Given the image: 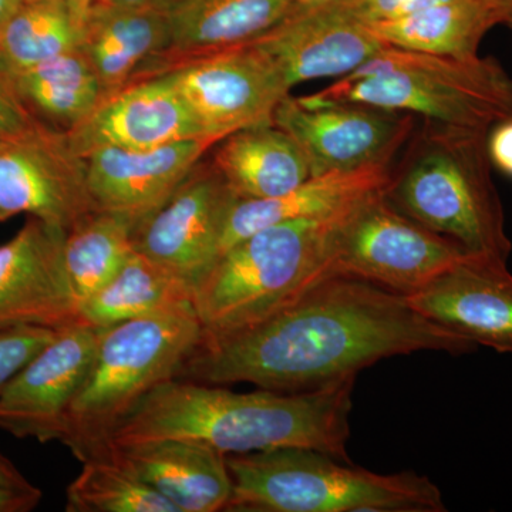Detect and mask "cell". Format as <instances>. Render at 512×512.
<instances>
[{"mask_svg": "<svg viewBox=\"0 0 512 512\" xmlns=\"http://www.w3.org/2000/svg\"><path fill=\"white\" fill-rule=\"evenodd\" d=\"M476 349L420 315L406 296L335 276L254 325L224 335L202 333L175 377L303 392L357 376L393 356L424 350L460 356Z\"/></svg>", "mask_w": 512, "mask_h": 512, "instance_id": "obj_1", "label": "cell"}, {"mask_svg": "<svg viewBox=\"0 0 512 512\" xmlns=\"http://www.w3.org/2000/svg\"><path fill=\"white\" fill-rule=\"evenodd\" d=\"M356 376L303 392L237 393L217 384L161 383L110 434L101 451L161 440H185L228 454L303 447L349 461ZM93 460V458H92Z\"/></svg>", "mask_w": 512, "mask_h": 512, "instance_id": "obj_2", "label": "cell"}, {"mask_svg": "<svg viewBox=\"0 0 512 512\" xmlns=\"http://www.w3.org/2000/svg\"><path fill=\"white\" fill-rule=\"evenodd\" d=\"M487 133L424 120L384 194L396 210L468 254L507 262L512 244Z\"/></svg>", "mask_w": 512, "mask_h": 512, "instance_id": "obj_3", "label": "cell"}, {"mask_svg": "<svg viewBox=\"0 0 512 512\" xmlns=\"http://www.w3.org/2000/svg\"><path fill=\"white\" fill-rule=\"evenodd\" d=\"M313 448L279 447L228 454L235 512H444L443 494L426 476L377 474Z\"/></svg>", "mask_w": 512, "mask_h": 512, "instance_id": "obj_4", "label": "cell"}, {"mask_svg": "<svg viewBox=\"0 0 512 512\" xmlns=\"http://www.w3.org/2000/svg\"><path fill=\"white\" fill-rule=\"evenodd\" d=\"M348 210L281 222L222 252L192 286V306L204 335L261 322L326 281L333 231Z\"/></svg>", "mask_w": 512, "mask_h": 512, "instance_id": "obj_5", "label": "cell"}, {"mask_svg": "<svg viewBox=\"0 0 512 512\" xmlns=\"http://www.w3.org/2000/svg\"><path fill=\"white\" fill-rule=\"evenodd\" d=\"M306 97L399 111L487 133L497 121L512 116V77L491 57L429 55L384 46L349 76Z\"/></svg>", "mask_w": 512, "mask_h": 512, "instance_id": "obj_6", "label": "cell"}, {"mask_svg": "<svg viewBox=\"0 0 512 512\" xmlns=\"http://www.w3.org/2000/svg\"><path fill=\"white\" fill-rule=\"evenodd\" d=\"M202 333L192 303L100 329L93 365L66 414L60 443L82 463L99 457L137 404L177 376Z\"/></svg>", "mask_w": 512, "mask_h": 512, "instance_id": "obj_7", "label": "cell"}, {"mask_svg": "<svg viewBox=\"0 0 512 512\" xmlns=\"http://www.w3.org/2000/svg\"><path fill=\"white\" fill-rule=\"evenodd\" d=\"M384 192L363 198L339 218L326 278L360 279L407 298L471 254L396 210Z\"/></svg>", "mask_w": 512, "mask_h": 512, "instance_id": "obj_8", "label": "cell"}, {"mask_svg": "<svg viewBox=\"0 0 512 512\" xmlns=\"http://www.w3.org/2000/svg\"><path fill=\"white\" fill-rule=\"evenodd\" d=\"M96 210L86 160L64 131L40 124L0 137V222L28 214L69 232Z\"/></svg>", "mask_w": 512, "mask_h": 512, "instance_id": "obj_9", "label": "cell"}, {"mask_svg": "<svg viewBox=\"0 0 512 512\" xmlns=\"http://www.w3.org/2000/svg\"><path fill=\"white\" fill-rule=\"evenodd\" d=\"M170 77L208 137L272 121L292 87L254 42L195 57L163 73Z\"/></svg>", "mask_w": 512, "mask_h": 512, "instance_id": "obj_10", "label": "cell"}, {"mask_svg": "<svg viewBox=\"0 0 512 512\" xmlns=\"http://www.w3.org/2000/svg\"><path fill=\"white\" fill-rule=\"evenodd\" d=\"M272 123L295 140L315 177L390 164L410 140L414 116L355 103H319L289 94L276 107Z\"/></svg>", "mask_w": 512, "mask_h": 512, "instance_id": "obj_11", "label": "cell"}, {"mask_svg": "<svg viewBox=\"0 0 512 512\" xmlns=\"http://www.w3.org/2000/svg\"><path fill=\"white\" fill-rule=\"evenodd\" d=\"M238 200L211 164H198L157 211L134 229V251L194 286L220 258L229 211Z\"/></svg>", "mask_w": 512, "mask_h": 512, "instance_id": "obj_12", "label": "cell"}, {"mask_svg": "<svg viewBox=\"0 0 512 512\" xmlns=\"http://www.w3.org/2000/svg\"><path fill=\"white\" fill-rule=\"evenodd\" d=\"M100 329L74 322L57 329L45 349L0 393V429L19 439H62L66 414L96 355Z\"/></svg>", "mask_w": 512, "mask_h": 512, "instance_id": "obj_13", "label": "cell"}, {"mask_svg": "<svg viewBox=\"0 0 512 512\" xmlns=\"http://www.w3.org/2000/svg\"><path fill=\"white\" fill-rule=\"evenodd\" d=\"M64 134L83 158L101 148L151 150L190 138H211L167 74L109 94L86 120Z\"/></svg>", "mask_w": 512, "mask_h": 512, "instance_id": "obj_14", "label": "cell"}, {"mask_svg": "<svg viewBox=\"0 0 512 512\" xmlns=\"http://www.w3.org/2000/svg\"><path fill=\"white\" fill-rule=\"evenodd\" d=\"M66 234L30 217L0 247V332L30 325L60 329L77 322L63 262Z\"/></svg>", "mask_w": 512, "mask_h": 512, "instance_id": "obj_15", "label": "cell"}, {"mask_svg": "<svg viewBox=\"0 0 512 512\" xmlns=\"http://www.w3.org/2000/svg\"><path fill=\"white\" fill-rule=\"evenodd\" d=\"M251 42L274 60L291 87L349 76L386 46L335 2L299 6Z\"/></svg>", "mask_w": 512, "mask_h": 512, "instance_id": "obj_16", "label": "cell"}, {"mask_svg": "<svg viewBox=\"0 0 512 512\" xmlns=\"http://www.w3.org/2000/svg\"><path fill=\"white\" fill-rule=\"evenodd\" d=\"M217 144L214 138H190L151 150L93 151L84 160L97 210L124 215L137 227L168 201Z\"/></svg>", "mask_w": 512, "mask_h": 512, "instance_id": "obj_17", "label": "cell"}, {"mask_svg": "<svg viewBox=\"0 0 512 512\" xmlns=\"http://www.w3.org/2000/svg\"><path fill=\"white\" fill-rule=\"evenodd\" d=\"M407 302L477 346L512 353V275L507 262L471 255Z\"/></svg>", "mask_w": 512, "mask_h": 512, "instance_id": "obj_18", "label": "cell"}, {"mask_svg": "<svg viewBox=\"0 0 512 512\" xmlns=\"http://www.w3.org/2000/svg\"><path fill=\"white\" fill-rule=\"evenodd\" d=\"M153 6L167 15L168 45L131 83L251 42L299 8L293 0H160Z\"/></svg>", "mask_w": 512, "mask_h": 512, "instance_id": "obj_19", "label": "cell"}, {"mask_svg": "<svg viewBox=\"0 0 512 512\" xmlns=\"http://www.w3.org/2000/svg\"><path fill=\"white\" fill-rule=\"evenodd\" d=\"M119 461L153 487L177 512L225 511L232 493L227 456L185 440H161L110 448L103 457Z\"/></svg>", "mask_w": 512, "mask_h": 512, "instance_id": "obj_20", "label": "cell"}, {"mask_svg": "<svg viewBox=\"0 0 512 512\" xmlns=\"http://www.w3.org/2000/svg\"><path fill=\"white\" fill-rule=\"evenodd\" d=\"M390 180V164H376L359 170L309 177L295 190L281 197L266 200L238 198L225 224L221 254L266 227L286 221L312 220L339 214L369 195L386 191Z\"/></svg>", "mask_w": 512, "mask_h": 512, "instance_id": "obj_21", "label": "cell"}, {"mask_svg": "<svg viewBox=\"0 0 512 512\" xmlns=\"http://www.w3.org/2000/svg\"><path fill=\"white\" fill-rule=\"evenodd\" d=\"M167 45V15L157 6L87 5L80 49L106 96L133 82Z\"/></svg>", "mask_w": 512, "mask_h": 512, "instance_id": "obj_22", "label": "cell"}, {"mask_svg": "<svg viewBox=\"0 0 512 512\" xmlns=\"http://www.w3.org/2000/svg\"><path fill=\"white\" fill-rule=\"evenodd\" d=\"M214 148L212 165L241 200L281 197L311 177L301 148L272 121L241 128Z\"/></svg>", "mask_w": 512, "mask_h": 512, "instance_id": "obj_23", "label": "cell"}, {"mask_svg": "<svg viewBox=\"0 0 512 512\" xmlns=\"http://www.w3.org/2000/svg\"><path fill=\"white\" fill-rule=\"evenodd\" d=\"M8 79L40 123L64 133L79 126L106 97L80 47L8 74Z\"/></svg>", "mask_w": 512, "mask_h": 512, "instance_id": "obj_24", "label": "cell"}, {"mask_svg": "<svg viewBox=\"0 0 512 512\" xmlns=\"http://www.w3.org/2000/svg\"><path fill=\"white\" fill-rule=\"evenodd\" d=\"M191 303L190 282L134 251L109 285L80 303L77 322L104 329Z\"/></svg>", "mask_w": 512, "mask_h": 512, "instance_id": "obj_25", "label": "cell"}, {"mask_svg": "<svg viewBox=\"0 0 512 512\" xmlns=\"http://www.w3.org/2000/svg\"><path fill=\"white\" fill-rule=\"evenodd\" d=\"M386 46L429 55L478 56L493 19L474 0H450L406 18L366 25Z\"/></svg>", "mask_w": 512, "mask_h": 512, "instance_id": "obj_26", "label": "cell"}, {"mask_svg": "<svg viewBox=\"0 0 512 512\" xmlns=\"http://www.w3.org/2000/svg\"><path fill=\"white\" fill-rule=\"evenodd\" d=\"M86 8L76 0H25L0 29V73L79 49Z\"/></svg>", "mask_w": 512, "mask_h": 512, "instance_id": "obj_27", "label": "cell"}, {"mask_svg": "<svg viewBox=\"0 0 512 512\" xmlns=\"http://www.w3.org/2000/svg\"><path fill=\"white\" fill-rule=\"evenodd\" d=\"M134 229L130 218L96 210L67 232L63 262L77 311L80 303L109 285L134 254Z\"/></svg>", "mask_w": 512, "mask_h": 512, "instance_id": "obj_28", "label": "cell"}, {"mask_svg": "<svg viewBox=\"0 0 512 512\" xmlns=\"http://www.w3.org/2000/svg\"><path fill=\"white\" fill-rule=\"evenodd\" d=\"M66 490L67 512H177L119 461L93 458Z\"/></svg>", "mask_w": 512, "mask_h": 512, "instance_id": "obj_29", "label": "cell"}, {"mask_svg": "<svg viewBox=\"0 0 512 512\" xmlns=\"http://www.w3.org/2000/svg\"><path fill=\"white\" fill-rule=\"evenodd\" d=\"M57 329L19 326L0 332V393L30 360L52 342Z\"/></svg>", "mask_w": 512, "mask_h": 512, "instance_id": "obj_30", "label": "cell"}, {"mask_svg": "<svg viewBox=\"0 0 512 512\" xmlns=\"http://www.w3.org/2000/svg\"><path fill=\"white\" fill-rule=\"evenodd\" d=\"M330 2H335L363 25H370V23L406 18L413 13L421 12L439 3L450 2V0H330Z\"/></svg>", "mask_w": 512, "mask_h": 512, "instance_id": "obj_31", "label": "cell"}, {"mask_svg": "<svg viewBox=\"0 0 512 512\" xmlns=\"http://www.w3.org/2000/svg\"><path fill=\"white\" fill-rule=\"evenodd\" d=\"M13 90L8 76L0 73V137L16 136L40 126Z\"/></svg>", "mask_w": 512, "mask_h": 512, "instance_id": "obj_32", "label": "cell"}, {"mask_svg": "<svg viewBox=\"0 0 512 512\" xmlns=\"http://www.w3.org/2000/svg\"><path fill=\"white\" fill-rule=\"evenodd\" d=\"M485 147L493 168L512 180V116L491 126Z\"/></svg>", "mask_w": 512, "mask_h": 512, "instance_id": "obj_33", "label": "cell"}, {"mask_svg": "<svg viewBox=\"0 0 512 512\" xmlns=\"http://www.w3.org/2000/svg\"><path fill=\"white\" fill-rule=\"evenodd\" d=\"M43 493L35 485L0 483V512H29L35 510Z\"/></svg>", "mask_w": 512, "mask_h": 512, "instance_id": "obj_34", "label": "cell"}, {"mask_svg": "<svg viewBox=\"0 0 512 512\" xmlns=\"http://www.w3.org/2000/svg\"><path fill=\"white\" fill-rule=\"evenodd\" d=\"M488 13L495 26L512 29V0H474Z\"/></svg>", "mask_w": 512, "mask_h": 512, "instance_id": "obj_35", "label": "cell"}, {"mask_svg": "<svg viewBox=\"0 0 512 512\" xmlns=\"http://www.w3.org/2000/svg\"><path fill=\"white\" fill-rule=\"evenodd\" d=\"M0 483L9 485H30L28 478L13 466L8 457L0 453Z\"/></svg>", "mask_w": 512, "mask_h": 512, "instance_id": "obj_36", "label": "cell"}, {"mask_svg": "<svg viewBox=\"0 0 512 512\" xmlns=\"http://www.w3.org/2000/svg\"><path fill=\"white\" fill-rule=\"evenodd\" d=\"M25 0H0V29L12 18Z\"/></svg>", "mask_w": 512, "mask_h": 512, "instance_id": "obj_37", "label": "cell"}, {"mask_svg": "<svg viewBox=\"0 0 512 512\" xmlns=\"http://www.w3.org/2000/svg\"><path fill=\"white\" fill-rule=\"evenodd\" d=\"M160 0H89V3L109 6H144L156 5Z\"/></svg>", "mask_w": 512, "mask_h": 512, "instance_id": "obj_38", "label": "cell"}, {"mask_svg": "<svg viewBox=\"0 0 512 512\" xmlns=\"http://www.w3.org/2000/svg\"><path fill=\"white\" fill-rule=\"evenodd\" d=\"M299 6H318L328 3L330 0H293Z\"/></svg>", "mask_w": 512, "mask_h": 512, "instance_id": "obj_39", "label": "cell"}, {"mask_svg": "<svg viewBox=\"0 0 512 512\" xmlns=\"http://www.w3.org/2000/svg\"><path fill=\"white\" fill-rule=\"evenodd\" d=\"M76 2L83 3L84 6L89 5V0H76Z\"/></svg>", "mask_w": 512, "mask_h": 512, "instance_id": "obj_40", "label": "cell"}]
</instances>
